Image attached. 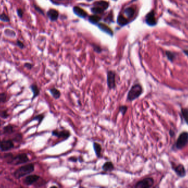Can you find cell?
<instances>
[{
  "label": "cell",
  "mask_w": 188,
  "mask_h": 188,
  "mask_svg": "<svg viewBox=\"0 0 188 188\" xmlns=\"http://www.w3.org/2000/svg\"><path fill=\"white\" fill-rule=\"evenodd\" d=\"M143 93V88L142 86L139 83H135L131 87L130 90L128 93L127 101L131 102L135 101L136 99L139 98Z\"/></svg>",
  "instance_id": "6da1fadb"
},
{
  "label": "cell",
  "mask_w": 188,
  "mask_h": 188,
  "mask_svg": "<svg viewBox=\"0 0 188 188\" xmlns=\"http://www.w3.org/2000/svg\"><path fill=\"white\" fill-rule=\"evenodd\" d=\"M34 165L33 164H28L18 168L14 172V175L16 178L19 179L21 177H23L32 173L34 171Z\"/></svg>",
  "instance_id": "7a4b0ae2"
},
{
  "label": "cell",
  "mask_w": 188,
  "mask_h": 188,
  "mask_svg": "<svg viewBox=\"0 0 188 188\" xmlns=\"http://www.w3.org/2000/svg\"><path fill=\"white\" fill-rule=\"evenodd\" d=\"M188 144V132H183L179 136L176 143V147L178 150H182Z\"/></svg>",
  "instance_id": "3957f363"
},
{
  "label": "cell",
  "mask_w": 188,
  "mask_h": 188,
  "mask_svg": "<svg viewBox=\"0 0 188 188\" xmlns=\"http://www.w3.org/2000/svg\"><path fill=\"white\" fill-rule=\"evenodd\" d=\"M154 184V180L152 178L148 177L142 180H139L134 185L135 188H151Z\"/></svg>",
  "instance_id": "277c9868"
},
{
  "label": "cell",
  "mask_w": 188,
  "mask_h": 188,
  "mask_svg": "<svg viewBox=\"0 0 188 188\" xmlns=\"http://www.w3.org/2000/svg\"><path fill=\"white\" fill-rule=\"evenodd\" d=\"M107 84L110 90H115L116 88V73L113 71H108L107 74Z\"/></svg>",
  "instance_id": "5b68a950"
},
{
  "label": "cell",
  "mask_w": 188,
  "mask_h": 188,
  "mask_svg": "<svg viewBox=\"0 0 188 188\" xmlns=\"http://www.w3.org/2000/svg\"><path fill=\"white\" fill-rule=\"evenodd\" d=\"M29 161V158L25 153L20 154L13 158L12 160L9 162V163L13 165H19L21 164L24 163Z\"/></svg>",
  "instance_id": "8992f818"
},
{
  "label": "cell",
  "mask_w": 188,
  "mask_h": 188,
  "mask_svg": "<svg viewBox=\"0 0 188 188\" xmlns=\"http://www.w3.org/2000/svg\"><path fill=\"white\" fill-rule=\"evenodd\" d=\"M52 135L59 139H62L63 140H66L70 136L71 133L68 130H63L61 131H58L57 130H55L52 131Z\"/></svg>",
  "instance_id": "52a82bcc"
},
{
  "label": "cell",
  "mask_w": 188,
  "mask_h": 188,
  "mask_svg": "<svg viewBox=\"0 0 188 188\" xmlns=\"http://www.w3.org/2000/svg\"><path fill=\"white\" fill-rule=\"evenodd\" d=\"M145 22L147 25L150 26H155L157 24V21L156 19L155 13L154 10L149 13L145 18Z\"/></svg>",
  "instance_id": "ba28073f"
},
{
  "label": "cell",
  "mask_w": 188,
  "mask_h": 188,
  "mask_svg": "<svg viewBox=\"0 0 188 188\" xmlns=\"http://www.w3.org/2000/svg\"><path fill=\"white\" fill-rule=\"evenodd\" d=\"M13 147L14 145L11 140H6L0 142V149L3 151H8Z\"/></svg>",
  "instance_id": "9c48e42d"
},
{
  "label": "cell",
  "mask_w": 188,
  "mask_h": 188,
  "mask_svg": "<svg viewBox=\"0 0 188 188\" xmlns=\"http://www.w3.org/2000/svg\"><path fill=\"white\" fill-rule=\"evenodd\" d=\"M40 179V176L36 174L27 176L24 180V183L27 185H30L36 183Z\"/></svg>",
  "instance_id": "30bf717a"
},
{
  "label": "cell",
  "mask_w": 188,
  "mask_h": 188,
  "mask_svg": "<svg viewBox=\"0 0 188 188\" xmlns=\"http://www.w3.org/2000/svg\"><path fill=\"white\" fill-rule=\"evenodd\" d=\"M173 169L176 172V174L180 177H184L186 174V171L184 166L181 164L173 167Z\"/></svg>",
  "instance_id": "8fae6325"
},
{
  "label": "cell",
  "mask_w": 188,
  "mask_h": 188,
  "mask_svg": "<svg viewBox=\"0 0 188 188\" xmlns=\"http://www.w3.org/2000/svg\"><path fill=\"white\" fill-rule=\"evenodd\" d=\"M102 170L105 172H112L115 169V166L111 161H107L103 164L102 167Z\"/></svg>",
  "instance_id": "7c38bea8"
},
{
  "label": "cell",
  "mask_w": 188,
  "mask_h": 188,
  "mask_svg": "<svg viewBox=\"0 0 188 188\" xmlns=\"http://www.w3.org/2000/svg\"><path fill=\"white\" fill-rule=\"evenodd\" d=\"M47 16L51 21H56L58 18L59 13L57 11L54 9H51L47 12Z\"/></svg>",
  "instance_id": "4fadbf2b"
},
{
  "label": "cell",
  "mask_w": 188,
  "mask_h": 188,
  "mask_svg": "<svg viewBox=\"0 0 188 188\" xmlns=\"http://www.w3.org/2000/svg\"><path fill=\"white\" fill-rule=\"evenodd\" d=\"M93 148L96 157L98 158H101V157L102 156V146L99 143L94 142H93Z\"/></svg>",
  "instance_id": "5bb4252c"
},
{
  "label": "cell",
  "mask_w": 188,
  "mask_h": 188,
  "mask_svg": "<svg viewBox=\"0 0 188 188\" xmlns=\"http://www.w3.org/2000/svg\"><path fill=\"white\" fill-rule=\"evenodd\" d=\"M73 12L77 16L80 18H85L87 16V13L83 9L75 6L73 8Z\"/></svg>",
  "instance_id": "9a60e30c"
},
{
  "label": "cell",
  "mask_w": 188,
  "mask_h": 188,
  "mask_svg": "<svg viewBox=\"0 0 188 188\" xmlns=\"http://www.w3.org/2000/svg\"><path fill=\"white\" fill-rule=\"evenodd\" d=\"M98 28L100 29V30H101L102 32L110 35V36H112L113 35L112 30L107 25L103 24V23H98Z\"/></svg>",
  "instance_id": "2e32d148"
},
{
  "label": "cell",
  "mask_w": 188,
  "mask_h": 188,
  "mask_svg": "<svg viewBox=\"0 0 188 188\" xmlns=\"http://www.w3.org/2000/svg\"><path fill=\"white\" fill-rule=\"evenodd\" d=\"M49 91L50 93L52 95V96L55 99H59L61 96V92H60V90H58L57 88H56L55 87H53V88H50L49 90Z\"/></svg>",
  "instance_id": "e0dca14e"
},
{
  "label": "cell",
  "mask_w": 188,
  "mask_h": 188,
  "mask_svg": "<svg viewBox=\"0 0 188 188\" xmlns=\"http://www.w3.org/2000/svg\"><path fill=\"white\" fill-rule=\"evenodd\" d=\"M94 5L95 6H98L100 8H102V9L105 10L109 6V3L108 2H107L106 1H103V0H100L98 2H96Z\"/></svg>",
  "instance_id": "ac0fdd59"
},
{
  "label": "cell",
  "mask_w": 188,
  "mask_h": 188,
  "mask_svg": "<svg viewBox=\"0 0 188 188\" xmlns=\"http://www.w3.org/2000/svg\"><path fill=\"white\" fill-rule=\"evenodd\" d=\"M128 23V21L127 18H126L124 17L122 14H119L118 18H117V23L121 26H124L125 25H127Z\"/></svg>",
  "instance_id": "d6986e66"
},
{
  "label": "cell",
  "mask_w": 188,
  "mask_h": 188,
  "mask_svg": "<svg viewBox=\"0 0 188 188\" xmlns=\"http://www.w3.org/2000/svg\"><path fill=\"white\" fill-rule=\"evenodd\" d=\"M30 88L32 90L33 93V97L32 99H34L36 98L37 96H38L40 94V90L39 89V88L37 87V86L35 85H32L30 86Z\"/></svg>",
  "instance_id": "ffe728a7"
},
{
  "label": "cell",
  "mask_w": 188,
  "mask_h": 188,
  "mask_svg": "<svg viewBox=\"0 0 188 188\" xmlns=\"http://www.w3.org/2000/svg\"><path fill=\"white\" fill-rule=\"evenodd\" d=\"M124 13H125V14H126L128 18H131L133 17V16L134 15L135 9L133 8L129 7V8H126V9H125Z\"/></svg>",
  "instance_id": "44dd1931"
},
{
  "label": "cell",
  "mask_w": 188,
  "mask_h": 188,
  "mask_svg": "<svg viewBox=\"0 0 188 188\" xmlns=\"http://www.w3.org/2000/svg\"><path fill=\"white\" fill-rule=\"evenodd\" d=\"M100 20V17L96 15H93L89 17V21L92 24H97Z\"/></svg>",
  "instance_id": "7402d4cb"
},
{
  "label": "cell",
  "mask_w": 188,
  "mask_h": 188,
  "mask_svg": "<svg viewBox=\"0 0 188 188\" xmlns=\"http://www.w3.org/2000/svg\"><path fill=\"white\" fill-rule=\"evenodd\" d=\"M166 55L167 56L168 59L170 61L173 62L174 59H176V54L173 53H172V51H167L166 52Z\"/></svg>",
  "instance_id": "603a6c76"
},
{
  "label": "cell",
  "mask_w": 188,
  "mask_h": 188,
  "mask_svg": "<svg viewBox=\"0 0 188 188\" xmlns=\"http://www.w3.org/2000/svg\"><path fill=\"white\" fill-rule=\"evenodd\" d=\"M91 11L92 13H93L94 14H101L103 12V9H102V8H100L98 6H95L91 9Z\"/></svg>",
  "instance_id": "cb8c5ba5"
},
{
  "label": "cell",
  "mask_w": 188,
  "mask_h": 188,
  "mask_svg": "<svg viewBox=\"0 0 188 188\" xmlns=\"http://www.w3.org/2000/svg\"><path fill=\"white\" fill-rule=\"evenodd\" d=\"M128 109V107L127 106H124V105L121 106H119V112L121 113V114L124 116L126 114Z\"/></svg>",
  "instance_id": "d4e9b609"
},
{
  "label": "cell",
  "mask_w": 188,
  "mask_h": 188,
  "mask_svg": "<svg viewBox=\"0 0 188 188\" xmlns=\"http://www.w3.org/2000/svg\"><path fill=\"white\" fill-rule=\"evenodd\" d=\"M13 127L12 125H7L4 128V132L5 134H9L12 133Z\"/></svg>",
  "instance_id": "484cf974"
},
{
  "label": "cell",
  "mask_w": 188,
  "mask_h": 188,
  "mask_svg": "<svg viewBox=\"0 0 188 188\" xmlns=\"http://www.w3.org/2000/svg\"><path fill=\"white\" fill-rule=\"evenodd\" d=\"M182 114L184 118L185 122L188 124V109H182Z\"/></svg>",
  "instance_id": "4316f807"
},
{
  "label": "cell",
  "mask_w": 188,
  "mask_h": 188,
  "mask_svg": "<svg viewBox=\"0 0 188 188\" xmlns=\"http://www.w3.org/2000/svg\"><path fill=\"white\" fill-rule=\"evenodd\" d=\"M0 20L4 22H9L10 21V19L9 17L5 13H2L0 14Z\"/></svg>",
  "instance_id": "83f0119b"
},
{
  "label": "cell",
  "mask_w": 188,
  "mask_h": 188,
  "mask_svg": "<svg viewBox=\"0 0 188 188\" xmlns=\"http://www.w3.org/2000/svg\"><path fill=\"white\" fill-rule=\"evenodd\" d=\"M44 117H45L44 115H38L35 117H34V118L33 119V120H37L39 121V124H40L42 122V120L44 119Z\"/></svg>",
  "instance_id": "f1b7e54d"
},
{
  "label": "cell",
  "mask_w": 188,
  "mask_h": 188,
  "mask_svg": "<svg viewBox=\"0 0 188 188\" xmlns=\"http://www.w3.org/2000/svg\"><path fill=\"white\" fill-rule=\"evenodd\" d=\"M68 160L70 162H77L78 161H79V157H77L76 156H71L68 159Z\"/></svg>",
  "instance_id": "f546056e"
},
{
  "label": "cell",
  "mask_w": 188,
  "mask_h": 188,
  "mask_svg": "<svg viewBox=\"0 0 188 188\" xmlns=\"http://www.w3.org/2000/svg\"><path fill=\"white\" fill-rule=\"evenodd\" d=\"M6 99V95L4 93H0V103L4 102Z\"/></svg>",
  "instance_id": "4dcf8cb0"
},
{
  "label": "cell",
  "mask_w": 188,
  "mask_h": 188,
  "mask_svg": "<svg viewBox=\"0 0 188 188\" xmlns=\"http://www.w3.org/2000/svg\"><path fill=\"white\" fill-rule=\"evenodd\" d=\"M23 11L21 9V8H19L17 9V14L18 15V16L20 18H22L23 16Z\"/></svg>",
  "instance_id": "1f68e13d"
},
{
  "label": "cell",
  "mask_w": 188,
  "mask_h": 188,
  "mask_svg": "<svg viewBox=\"0 0 188 188\" xmlns=\"http://www.w3.org/2000/svg\"><path fill=\"white\" fill-rule=\"evenodd\" d=\"M17 45L18 46L22 49H23L24 48V44L22 41H19V40H17Z\"/></svg>",
  "instance_id": "d6a6232c"
},
{
  "label": "cell",
  "mask_w": 188,
  "mask_h": 188,
  "mask_svg": "<svg viewBox=\"0 0 188 188\" xmlns=\"http://www.w3.org/2000/svg\"><path fill=\"white\" fill-rule=\"evenodd\" d=\"M0 116L3 118H6L8 116V114H7V112L5 111H3L0 113Z\"/></svg>",
  "instance_id": "836d02e7"
},
{
  "label": "cell",
  "mask_w": 188,
  "mask_h": 188,
  "mask_svg": "<svg viewBox=\"0 0 188 188\" xmlns=\"http://www.w3.org/2000/svg\"><path fill=\"white\" fill-rule=\"evenodd\" d=\"M24 66L25 67H27V69H28L29 70H30V69H32L33 65L32 64H30V63H26V64H24Z\"/></svg>",
  "instance_id": "e575fe53"
},
{
  "label": "cell",
  "mask_w": 188,
  "mask_h": 188,
  "mask_svg": "<svg viewBox=\"0 0 188 188\" xmlns=\"http://www.w3.org/2000/svg\"><path fill=\"white\" fill-rule=\"evenodd\" d=\"M35 9H36V10H37V11L38 12H39L40 13H41L42 14H44V12H43V11H42L41 10L40 8H39V7H37L36 6H35Z\"/></svg>",
  "instance_id": "d590c367"
},
{
  "label": "cell",
  "mask_w": 188,
  "mask_h": 188,
  "mask_svg": "<svg viewBox=\"0 0 188 188\" xmlns=\"http://www.w3.org/2000/svg\"><path fill=\"white\" fill-rule=\"evenodd\" d=\"M94 49H95V50L96 51L97 53H100L101 51V48H99V46H97L96 48L95 46V47H94Z\"/></svg>",
  "instance_id": "8d00e7d4"
},
{
  "label": "cell",
  "mask_w": 188,
  "mask_h": 188,
  "mask_svg": "<svg viewBox=\"0 0 188 188\" xmlns=\"http://www.w3.org/2000/svg\"><path fill=\"white\" fill-rule=\"evenodd\" d=\"M183 53H184L187 56H188V49L184 50H183Z\"/></svg>",
  "instance_id": "74e56055"
},
{
  "label": "cell",
  "mask_w": 188,
  "mask_h": 188,
  "mask_svg": "<svg viewBox=\"0 0 188 188\" xmlns=\"http://www.w3.org/2000/svg\"><path fill=\"white\" fill-rule=\"evenodd\" d=\"M174 132H173V131H170V135H171V136H173L174 135Z\"/></svg>",
  "instance_id": "f35d334b"
},
{
  "label": "cell",
  "mask_w": 188,
  "mask_h": 188,
  "mask_svg": "<svg viewBox=\"0 0 188 188\" xmlns=\"http://www.w3.org/2000/svg\"><path fill=\"white\" fill-rule=\"evenodd\" d=\"M0 125H1V120H0Z\"/></svg>",
  "instance_id": "ab89813d"
},
{
  "label": "cell",
  "mask_w": 188,
  "mask_h": 188,
  "mask_svg": "<svg viewBox=\"0 0 188 188\" xmlns=\"http://www.w3.org/2000/svg\"><path fill=\"white\" fill-rule=\"evenodd\" d=\"M88 1H91V0H88Z\"/></svg>",
  "instance_id": "60d3db41"
},
{
  "label": "cell",
  "mask_w": 188,
  "mask_h": 188,
  "mask_svg": "<svg viewBox=\"0 0 188 188\" xmlns=\"http://www.w3.org/2000/svg\"><path fill=\"white\" fill-rule=\"evenodd\" d=\"M114 1H116V0H114Z\"/></svg>",
  "instance_id": "b9f144b4"
}]
</instances>
